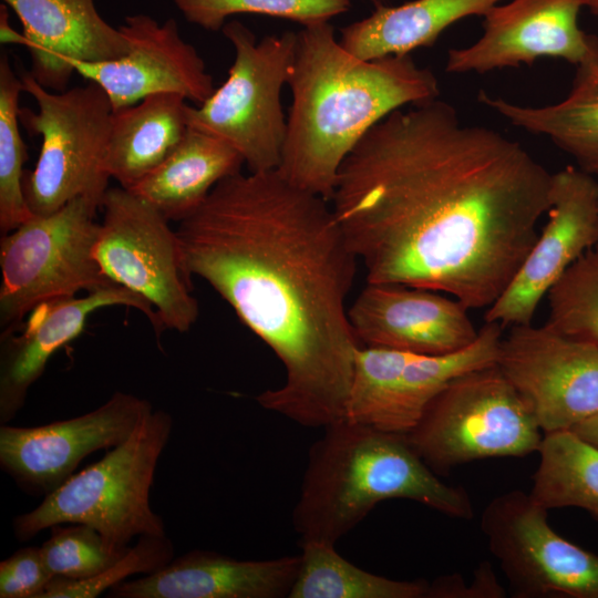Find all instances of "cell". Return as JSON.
I'll list each match as a JSON object with an SVG mask.
<instances>
[{
    "label": "cell",
    "mask_w": 598,
    "mask_h": 598,
    "mask_svg": "<svg viewBox=\"0 0 598 598\" xmlns=\"http://www.w3.org/2000/svg\"><path fill=\"white\" fill-rule=\"evenodd\" d=\"M551 182L518 142L434 99L372 126L342 162L330 203L367 282L487 309L535 244Z\"/></svg>",
    "instance_id": "cell-1"
},
{
    "label": "cell",
    "mask_w": 598,
    "mask_h": 598,
    "mask_svg": "<svg viewBox=\"0 0 598 598\" xmlns=\"http://www.w3.org/2000/svg\"><path fill=\"white\" fill-rule=\"evenodd\" d=\"M175 231L187 278L206 281L285 368L283 384L257 402L307 427L346 420L359 259L330 202L277 169L238 172Z\"/></svg>",
    "instance_id": "cell-2"
},
{
    "label": "cell",
    "mask_w": 598,
    "mask_h": 598,
    "mask_svg": "<svg viewBox=\"0 0 598 598\" xmlns=\"http://www.w3.org/2000/svg\"><path fill=\"white\" fill-rule=\"evenodd\" d=\"M288 85L292 103L277 171L329 202L342 162L372 126L398 109L440 95L435 75L409 54L359 59L328 21L297 32Z\"/></svg>",
    "instance_id": "cell-3"
},
{
    "label": "cell",
    "mask_w": 598,
    "mask_h": 598,
    "mask_svg": "<svg viewBox=\"0 0 598 598\" xmlns=\"http://www.w3.org/2000/svg\"><path fill=\"white\" fill-rule=\"evenodd\" d=\"M308 453L292 523L301 543L337 542L381 502L403 498L468 519L467 492L443 482L406 434L348 420L324 427Z\"/></svg>",
    "instance_id": "cell-4"
},
{
    "label": "cell",
    "mask_w": 598,
    "mask_h": 598,
    "mask_svg": "<svg viewBox=\"0 0 598 598\" xmlns=\"http://www.w3.org/2000/svg\"><path fill=\"white\" fill-rule=\"evenodd\" d=\"M172 429V416L153 410L126 441L73 474L38 507L16 516V538L27 542L54 525L85 524L112 549L124 551L134 537L166 535L163 519L151 508L150 491Z\"/></svg>",
    "instance_id": "cell-5"
},
{
    "label": "cell",
    "mask_w": 598,
    "mask_h": 598,
    "mask_svg": "<svg viewBox=\"0 0 598 598\" xmlns=\"http://www.w3.org/2000/svg\"><path fill=\"white\" fill-rule=\"evenodd\" d=\"M37 111L20 109L27 131L41 137L33 171L23 175V193L32 215L45 216L80 196L103 199L110 176L104 161L113 106L104 90L89 81L61 92L20 74Z\"/></svg>",
    "instance_id": "cell-6"
},
{
    "label": "cell",
    "mask_w": 598,
    "mask_h": 598,
    "mask_svg": "<svg viewBox=\"0 0 598 598\" xmlns=\"http://www.w3.org/2000/svg\"><path fill=\"white\" fill-rule=\"evenodd\" d=\"M223 33L234 49L226 81L198 106H187L193 128L223 140L244 158L249 172L277 169L287 133L281 90L292 71L297 32L259 41L239 21Z\"/></svg>",
    "instance_id": "cell-7"
},
{
    "label": "cell",
    "mask_w": 598,
    "mask_h": 598,
    "mask_svg": "<svg viewBox=\"0 0 598 598\" xmlns=\"http://www.w3.org/2000/svg\"><path fill=\"white\" fill-rule=\"evenodd\" d=\"M406 436L439 475L474 461L538 452L544 433L494 364L453 379Z\"/></svg>",
    "instance_id": "cell-8"
},
{
    "label": "cell",
    "mask_w": 598,
    "mask_h": 598,
    "mask_svg": "<svg viewBox=\"0 0 598 598\" xmlns=\"http://www.w3.org/2000/svg\"><path fill=\"white\" fill-rule=\"evenodd\" d=\"M102 200L80 196L59 210L33 215L0 239V328H18L41 302L75 297L112 282L94 258Z\"/></svg>",
    "instance_id": "cell-9"
},
{
    "label": "cell",
    "mask_w": 598,
    "mask_h": 598,
    "mask_svg": "<svg viewBox=\"0 0 598 598\" xmlns=\"http://www.w3.org/2000/svg\"><path fill=\"white\" fill-rule=\"evenodd\" d=\"M101 208L103 219L93 255L103 274L148 301L163 330H189L199 308L169 220L121 186L107 188Z\"/></svg>",
    "instance_id": "cell-10"
},
{
    "label": "cell",
    "mask_w": 598,
    "mask_h": 598,
    "mask_svg": "<svg viewBox=\"0 0 598 598\" xmlns=\"http://www.w3.org/2000/svg\"><path fill=\"white\" fill-rule=\"evenodd\" d=\"M481 529L514 597L598 598V555L560 536L530 493L495 496Z\"/></svg>",
    "instance_id": "cell-11"
},
{
    "label": "cell",
    "mask_w": 598,
    "mask_h": 598,
    "mask_svg": "<svg viewBox=\"0 0 598 598\" xmlns=\"http://www.w3.org/2000/svg\"><path fill=\"white\" fill-rule=\"evenodd\" d=\"M495 365L535 415L545 434L573 430L598 413V346L547 322L513 326Z\"/></svg>",
    "instance_id": "cell-12"
},
{
    "label": "cell",
    "mask_w": 598,
    "mask_h": 598,
    "mask_svg": "<svg viewBox=\"0 0 598 598\" xmlns=\"http://www.w3.org/2000/svg\"><path fill=\"white\" fill-rule=\"evenodd\" d=\"M547 221L512 281L487 308L485 322L532 323L564 274L598 246V179L577 166L553 173Z\"/></svg>",
    "instance_id": "cell-13"
},
{
    "label": "cell",
    "mask_w": 598,
    "mask_h": 598,
    "mask_svg": "<svg viewBox=\"0 0 598 598\" xmlns=\"http://www.w3.org/2000/svg\"><path fill=\"white\" fill-rule=\"evenodd\" d=\"M153 411L151 403L115 392L97 409L63 421L31 427H0V465L29 494L47 496L97 450L126 441Z\"/></svg>",
    "instance_id": "cell-14"
},
{
    "label": "cell",
    "mask_w": 598,
    "mask_h": 598,
    "mask_svg": "<svg viewBox=\"0 0 598 598\" xmlns=\"http://www.w3.org/2000/svg\"><path fill=\"white\" fill-rule=\"evenodd\" d=\"M587 0H512L495 4L484 17L483 34L473 44L448 50V73L483 74L532 65L540 58L580 64L598 39L586 34L578 17Z\"/></svg>",
    "instance_id": "cell-15"
},
{
    "label": "cell",
    "mask_w": 598,
    "mask_h": 598,
    "mask_svg": "<svg viewBox=\"0 0 598 598\" xmlns=\"http://www.w3.org/2000/svg\"><path fill=\"white\" fill-rule=\"evenodd\" d=\"M120 30L128 41L127 54L110 61L71 63L78 74L104 90L114 111L156 93H178L197 105L214 93L204 60L181 37L174 19L161 24L147 14H133Z\"/></svg>",
    "instance_id": "cell-16"
},
{
    "label": "cell",
    "mask_w": 598,
    "mask_h": 598,
    "mask_svg": "<svg viewBox=\"0 0 598 598\" xmlns=\"http://www.w3.org/2000/svg\"><path fill=\"white\" fill-rule=\"evenodd\" d=\"M468 310L439 291L368 282L348 308V316L361 346L442 355L460 351L477 338Z\"/></svg>",
    "instance_id": "cell-17"
},
{
    "label": "cell",
    "mask_w": 598,
    "mask_h": 598,
    "mask_svg": "<svg viewBox=\"0 0 598 598\" xmlns=\"http://www.w3.org/2000/svg\"><path fill=\"white\" fill-rule=\"evenodd\" d=\"M112 306L140 310L157 336L163 331L153 306L135 292L113 283L84 297L56 298L33 308L16 329L0 337V423L10 422L23 408L30 386L42 375L49 359L83 331L89 316Z\"/></svg>",
    "instance_id": "cell-18"
},
{
    "label": "cell",
    "mask_w": 598,
    "mask_h": 598,
    "mask_svg": "<svg viewBox=\"0 0 598 598\" xmlns=\"http://www.w3.org/2000/svg\"><path fill=\"white\" fill-rule=\"evenodd\" d=\"M18 16L31 55V74L44 87L66 90L72 62L124 56L128 41L96 10L94 0H3Z\"/></svg>",
    "instance_id": "cell-19"
},
{
    "label": "cell",
    "mask_w": 598,
    "mask_h": 598,
    "mask_svg": "<svg viewBox=\"0 0 598 598\" xmlns=\"http://www.w3.org/2000/svg\"><path fill=\"white\" fill-rule=\"evenodd\" d=\"M300 555L239 560L194 549L162 569L109 590L112 598H282L289 597Z\"/></svg>",
    "instance_id": "cell-20"
},
{
    "label": "cell",
    "mask_w": 598,
    "mask_h": 598,
    "mask_svg": "<svg viewBox=\"0 0 598 598\" xmlns=\"http://www.w3.org/2000/svg\"><path fill=\"white\" fill-rule=\"evenodd\" d=\"M477 99L511 124L548 138L573 157L577 167L598 177V41L577 65L568 94L556 103L522 105L485 91Z\"/></svg>",
    "instance_id": "cell-21"
},
{
    "label": "cell",
    "mask_w": 598,
    "mask_h": 598,
    "mask_svg": "<svg viewBox=\"0 0 598 598\" xmlns=\"http://www.w3.org/2000/svg\"><path fill=\"white\" fill-rule=\"evenodd\" d=\"M186 101L164 92L113 111L104 161L110 178L128 189L173 153L189 128Z\"/></svg>",
    "instance_id": "cell-22"
},
{
    "label": "cell",
    "mask_w": 598,
    "mask_h": 598,
    "mask_svg": "<svg viewBox=\"0 0 598 598\" xmlns=\"http://www.w3.org/2000/svg\"><path fill=\"white\" fill-rule=\"evenodd\" d=\"M241 155L220 138L189 126L173 153L130 192L167 220L193 214L223 179L241 172Z\"/></svg>",
    "instance_id": "cell-23"
},
{
    "label": "cell",
    "mask_w": 598,
    "mask_h": 598,
    "mask_svg": "<svg viewBox=\"0 0 598 598\" xmlns=\"http://www.w3.org/2000/svg\"><path fill=\"white\" fill-rule=\"evenodd\" d=\"M502 0H413L378 6L368 18L341 30V45L362 60L408 55L433 45L444 30L471 16H484Z\"/></svg>",
    "instance_id": "cell-24"
},
{
    "label": "cell",
    "mask_w": 598,
    "mask_h": 598,
    "mask_svg": "<svg viewBox=\"0 0 598 598\" xmlns=\"http://www.w3.org/2000/svg\"><path fill=\"white\" fill-rule=\"evenodd\" d=\"M532 496L545 508L576 507L598 522V446L573 431L545 434Z\"/></svg>",
    "instance_id": "cell-25"
},
{
    "label": "cell",
    "mask_w": 598,
    "mask_h": 598,
    "mask_svg": "<svg viewBox=\"0 0 598 598\" xmlns=\"http://www.w3.org/2000/svg\"><path fill=\"white\" fill-rule=\"evenodd\" d=\"M301 564L289 598H429L430 582L369 573L342 557L334 544L301 543Z\"/></svg>",
    "instance_id": "cell-26"
},
{
    "label": "cell",
    "mask_w": 598,
    "mask_h": 598,
    "mask_svg": "<svg viewBox=\"0 0 598 598\" xmlns=\"http://www.w3.org/2000/svg\"><path fill=\"white\" fill-rule=\"evenodd\" d=\"M24 92L20 75L0 59V231L6 235L33 215L23 193L25 144L19 128V96Z\"/></svg>",
    "instance_id": "cell-27"
},
{
    "label": "cell",
    "mask_w": 598,
    "mask_h": 598,
    "mask_svg": "<svg viewBox=\"0 0 598 598\" xmlns=\"http://www.w3.org/2000/svg\"><path fill=\"white\" fill-rule=\"evenodd\" d=\"M411 354L360 346L354 354L346 420L384 431Z\"/></svg>",
    "instance_id": "cell-28"
},
{
    "label": "cell",
    "mask_w": 598,
    "mask_h": 598,
    "mask_svg": "<svg viewBox=\"0 0 598 598\" xmlns=\"http://www.w3.org/2000/svg\"><path fill=\"white\" fill-rule=\"evenodd\" d=\"M547 323L598 346V246L585 252L550 289Z\"/></svg>",
    "instance_id": "cell-29"
},
{
    "label": "cell",
    "mask_w": 598,
    "mask_h": 598,
    "mask_svg": "<svg viewBox=\"0 0 598 598\" xmlns=\"http://www.w3.org/2000/svg\"><path fill=\"white\" fill-rule=\"evenodd\" d=\"M185 19L207 31H218L239 13L289 19L308 25L346 12L350 0H175Z\"/></svg>",
    "instance_id": "cell-30"
},
{
    "label": "cell",
    "mask_w": 598,
    "mask_h": 598,
    "mask_svg": "<svg viewBox=\"0 0 598 598\" xmlns=\"http://www.w3.org/2000/svg\"><path fill=\"white\" fill-rule=\"evenodd\" d=\"M40 549L54 577L73 580L101 574L127 551L112 549L96 529L85 524L52 526L50 537Z\"/></svg>",
    "instance_id": "cell-31"
},
{
    "label": "cell",
    "mask_w": 598,
    "mask_h": 598,
    "mask_svg": "<svg viewBox=\"0 0 598 598\" xmlns=\"http://www.w3.org/2000/svg\"><path fill=\"white\" fill-rule=\"evenodd\" d=\"M173 558L174 546L166 535H143L101 574L82 580L53 577L39 598H95L128 576L150 575L162 569Z\"/></svg>",
    "instance_id": "cell-32"
},
{
    "label": "cell",
    "mask_w": 598,
    "mask_h": 598,
    "mask_svg": "<svg viewBox=\"0 0 598 598\" xmlns=\"http://www.w3.org/2000/svg\"><path fill=\"white\" fill-rule=\"evenodd\" d=\"M53 577L40 547L20 548L0 563V597L39 598Z\"/></svg>",
    "instance_id": "cell-33"
},
{
    "label": "cell",
    "mask_w": 598,
    "mask_h": 598,
    "mask_svg": "<svg viewBox=\"0 0 598 598\" xmlns=\"http://www.w3.org/2000/svg\"><path fill=\"white\" fill-rule=\"evenodd\" d=\"M570 431L588 443L598 446V413L582 421Z\"/></svg>",
    "instance_id": "cell-34"
},
{
    "label": "cell",
    "mask_w": 598,
    "mask_h": 598,
    "mask_svg": "<svg viewBox=\"0 0 598 598\" xmlns=\"http://www.w3.org/2000/svg\"><path fill=\"white\" fill-rule=\"evenodd\" d=\"M0 40H1V43H4V44H8V43L24 44L23 34L18 33L10 27L8 12L3 4L1 6V12H0Z\"/></svg>",
    "instance_id": "cell-35"
}]
</instances>
